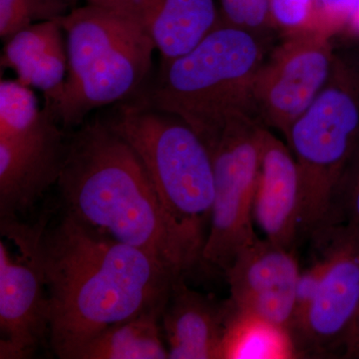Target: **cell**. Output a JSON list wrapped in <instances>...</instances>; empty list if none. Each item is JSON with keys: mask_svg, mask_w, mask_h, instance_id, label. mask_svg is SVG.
<instances>
[{"mask_svg": "<svg viewBox=\"0 0 359 359\" xmlns=\"http://www.w3.org/2000/svg\"><path fill=\"white\" fill-rule=\"evenodd\" d=\"M49 301L48 342L75 359L97 335L149 309H164L182 273L63 211L44 224L37 245Z\"/></svg>", "mask_w": 359, "mask_h": 359, "instance_id": "6da1fadb", "label": "cell"}, {"mask_svg": "<svg viewBox=\"0 0 359 359\" xmlns=\"http://www.w3.org/2000/svg\"><path fill=\"white\" fill-rule=\"evenodd\" d=\"M63 211L182 273L195 264L175 235L143 162L110 123L68 138L57 180Z\"/></svg>", "mask_w": 359, "mask_h": 359, "instance_id": "7a4b0ae2", "label": "cell"}, {"mask_svg": "<svg viewBox=\"0 0 359 359\" xmlns=\"http://www.w3.org/2000/svg\"><path fill=\"white\" fill-rule=\"evenodd\" d=\"M266 40L221 20L193 50L163 65L147 105L179 118L209 145L233 116L256 117L252 89Z\"/></svg>", "mask_w": 359, "mask_h": 359, "instance_id": "3957f363", "label": "cell"}, {"mask_svg": "<svg viewBox=\"0 0 359 359\" xmlns=\"http://www.w3.org/2000/svg\"><path fill=\"white\" fill-rule=\"evenodd\" d=\"M143 162L161 207L194 264L202 261L215 198L211 153L179 118L143 104L126 105L113 122Z\"/></svg>", "mask_w": 359, "mask_h": 359, "instance_id": "277c9868", "label": "cell"}, {"mask_svg": "<svg viewBox=\"0 0 359 359\" xmlns=\"http://www.w3.org/2000/svg\"><path fill=\"white\" fill-rule=\"evenodd\" d=\"M59 22L66 36L67 77L58 100L48 105L63 126H75L92 110L140 88L156 48L140 26L111 7L87 4Z\"/></svg>", "mask_w": 359, "mask_h": 359, "instance_id": "5b68a950", "label": "cell"}, {"mask_svg": "<svg viewBox=\"0 0 359 359\" xmlns=\"http://www.w3.org/2000/svg\"><path fill=\"white\" fill-rule=\"evenodd\" d=\"M285 140L301 183L299 233L313 236L330 212L335 187L359 141V69L337 55L325 88Z\"/></svg>", "mask_w": 359, "mask_h": 359, "instance_id": "8992f818", "label": "cell"}, {"mask_svg": "<svg viewBox=\"0 0 359 359\" xmlns=\"http://www.w3.org/2000/svg\"><path fill=\"white\" fill-rule=\"evenodd\" d=\"M263 126L255 116L241 113L231 117L207 146L214 165L215 198L202 262L224 271L259 238L252 209Z\"/></svg>", "mask_w": 359, "mask_h": 359, "instance_id": "52a82bcc", "label": "cell"}, {"mask_svg": "<svg viewBox=\"0 0 359 359\" xmlns=\"http://www.w3.org/2000/svg\"><path fill=\"white\" fill-rule=\"evenodd\" d=\"M334 33L313 29L283 36L266 55L252 89L255 115L264 127L287 138L334 69Z\"/></svg>", "mask_w": 359, "mask_h": 359, "instance_id": "ba28073f", "label": "cell"}, {"mask_svg": "<svg viewBox=\"0 0 359 359\" xmlns=\"http://www.w3.org/2000/svg\"><path fill=\"white\" fill-rule=\"evenodd\" d=\"M48 216L28 224L20 219H0V358H32L49 337V301L37 252L40 233Z\"/></svg>", "mask_w": 359, "mask_h": 359, "instance_id": "9c48e42d", "label": "cell"}, {"mask_svg": "<svg viewBox=\"0 0 359 359\" xmlns=\"http://www.w3.org/2000/svg\"><path fill=\"white\" fill-rule=\"evenodd\" d=\"M328 264L313 304L292 332L301 358H344L359 313V236L344 226L313 235Z\"/></svg>", "mask_w": 359, "mask_h": 359, "instance_id": "30bf717a", "label": "cell"}, {"mask_svg": "<svg viewBox=\"0 0 359 359\" xmlns=\"http://www.w3.org/2000/svg\"><path fill=\"white\" fill-rule=\"evenodd\" d=\"M45 104L32 126L0 137V219H20L57 183L68 138Z\"/></svg>", "mask_w": 359, "mask_h": 359, "instance_id": "8fae6325", "label": "cell"}, {"mask_svg": "<svg viewBox=\"0 0 359 359\" xmlns=\"http://www.w3.org/2000/svg\"><path fill=\"white\" fill-rule=\"evenodd\" d=\"M299 273L294 250L259 237L224 271L230 285L229 301L238 311L290 330Z\"/></svg>", "mask_w": 359, "mask_h": 359, "instance_id": "7c38bea8", "label": "cell"}, {"mask_svg": "<svg viewBox=\"0 0 359 359\" xmlns=\"http://www.w3.org/2000/svg\"><path fill=\"white\" fill-rule=\"evenodd\" d=\"M299 208L301 183L294 155L289 146L263 126L252 209L255 224L266 240L292 250L299 235Z\"/></svg>", "mask_w": 359, "mask_h": 359, "instance_id": "4fadbf2b", "label": "cell"}, {"mask_svg": "<svg viewBox=\"0 0 359 359\" xmlns=\"http://www.w3.org/2000/svg\"><path fill=\"white\" fill-rule=\"evenodd\" d=\"M128 16L150 37L163 65L185 55L221 22L214 0H90Z\"/></svg>", "mask_w": 359, "mask_h": 359, "instance_id": "5bb4252c", "label": "cell"}, {"mask_svg": "<svg viewBox=\"0 0 359 359\" xmlns=\"http://www.w3.org/2000/svg\"><path fill=\"white\" fill-rule=\"evenodd\" d=\"M228 301L219 302L174 280L161 316L170 359H223Z\"/></svg>", "mask_w": 359, "mask_h": 359, "instance_id": "9a60e30c", "label": "cell"}, {"mask_svg": "<svg viewBox=\"0 0 359 359\" xmlns=\"http://www.w3.org/2000/svg\"><path fill=\"white\" fill-rule=\"evenodd\" d=\"M65 30L59 20L35 23L6 40L2 67L15 72L18 81L43 92L54 104L65 88L68 71Z\"/></svg>", "mask_w": 359, "mask_h": 359, "instance_id": "2e32d148", "label": "cell"}, {"mask_svg": "<svg viewBox=\"0 0 359 359\" xmlns=\"http://www.w3.org/2000/svg\"><path fill=\"white\" fill-rule=\"evenodd\" d=\"M163 309H149L106 328L89 341L75 359L169 358L161 337Z\"/></svg>", "mask_w": 359, "mask_h": 359, "instance_id": "e0dca14e", "label": "cell"}, {"mask_svg": "<svg viewBox=\"0 0 359 359\" xmlns=\"http://www.w3.org/2000/svg\"><path fill=\"white\" fill-rule=\"evenodd\" d=\"M229 314L223 344V359L299 358L287 328L238 311L228 299Z\"/></svg>", "mask_w": 359, "mask_h": 359, "instance_id": "ac0fdd59", "label": "cell"}, {"mask_svg": "<svg viewBox=\"0 0 359 359\" xmlns=\"http://www.w3.org/2000/svg\"><path fill=\"white\" fill-rule=\"evenodd\" d=\"M69 0H0V36L9 39L35 23L56 20L70 13Z\"/></svg>", "mask_w": 359, "mask_h": 359, "instance_id": "d6986e66", "label": "cell"}, {"mask_svg": "<svg viewBox=\"0 0 359 359\" xmlns=\"http://www.w3.org/2000/svg\"><path fill=\"white\" fill-rule=\"evenodd\" d=\"M42 109L32 87L16 80L0 82V137L27 128L39 119Z\"/></svg>", "mask_w": 359, "mask_h": 359, "instance_id": "ffe728a7", "label": "cell"}, {"mask_svg": "<svg viewBox=\"0 0 359 359\" xmlns=\"http://www.w3.org/2000/svg\"><path fill=\"white\" fill-rule=\"evenodd\" d=\"M330 226H344L359 236V141L335 187L327 223L321 229Z\"/></svg>", "mask_w": 359, "mask_h": 359, "instance_id": "44dd1931", "label": "cell"}, {"mask_svg": "<svg viewBox=\"0 0 359 359\" xmlns=\"http://www.w3.org/2000/svg\"><path fill=\"white\" fill-rule=\"evenodd\" d=\"M268 4L273 28L283 37L313 29L332 32L325 25L316 0H268Z\"/></svg>", "mask_w": 359, "mask_h": 359, "instance_id": "7402d4cb", "label": "cell"}, {"mask_svg": "<svg viewBox=\"0 0 359 359\" xmlns=\"http://www.w3.org/2000/svg\"><path fill=\"white\" fill-rule=\"evenodd\" d=\"M221 20L259 36L268 39L276 32L271 21L268 0H219Z\"/></svg>", "mask_w": 359, "mask_h": 359, "instance_id": "603a6c76", "label": "cell"}, {"mask_svg": "<svg viewBox=\"0 0 359 359\" xmlns=\"http://www.w3.org/2000/svg\"><path fill=\"white\" fill-rule=\"evenodd\" d=\"M321 250V256L309 269L301 271L297 278L294 294V311L290 332H292L301 325L304 316L308 313L309 306L313 304L314 297L323 275L327 269V255Z\"/></svg>", "mask_w": 359, "mask_h": 359, "instance_id": "cb8c5ba5", "label": "cell"}, {"mask_svg": "<svg viewBox=\"0 0 359 359\" xmlns=\"http://www.w3.org/2000/svg\"><path fill=\"white\" fill-rule=\"evenodd\" d=\"M342 358H359V313L353 330L347 337L346 349Z\"/></svg>", "mask_w": 359, "mask_h": 359, "instance_id": "d4e9b609", "label": "cell"}, {"mask_svg": "<svg viewBox=\"0 0 359 359\" xmlns=\"http://www.w3.org/2000/svg\"><path fill=\"white\" fill-rule=\"evenodd\" d=\"M69 1L71 2V4H73V2L76 1V0H69ZM85 1L89 2L90 0H85Z\"/></svg>", "mask_w": 359, "mask_h": 359, "instance_id": "484cf974", "label": "cell"}]
</instances>
